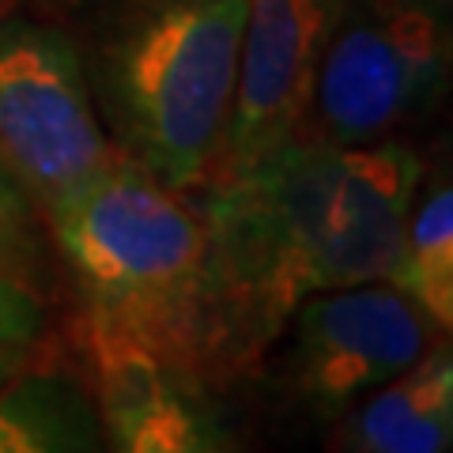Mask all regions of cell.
I'll return each mask as SVG.
<instances>
[{
  "instance_id": "8992f818",
  "label": "cell",
  "mask_w": 453,
  "mask_h": 453,
  "mask_svg": "<svg viewBox=\"0 0 453 453\" xmlns=\"http://www.w3.org/2000/svg\"><path fill=\"white\" fill-rule=\"evenodd\" d=\"M431 348V318L389 280L318 291L291 314V381L318 412H348Z\"/></svg>"
},
{
  "instance_id": "8fae6325",
  "label": "cell",
  "mask_w": 453,
  "mask_h": 453,
  "mask_svg": "<svg viewBox=\"0 0 453 453\" xmlns=\"http://www.w3.org/2000/svg\"><path fill=\"white\" fill-rule=\"evenodd\" d=\"M389 283H396L431 325L453 333V186L427 193V201L412 208Z\"/></svg>"
},
{
  "instance_id": "ba28073f",
  "label": "cell",
  "mask_w": 453,
  "mask_h": 453,
  "mask_svg": "<svg viewBox=\"0 0 453 453\" xmlns=\"http://www.w3.org/2000/svg\"><path fill=\"white\" fill-rule=\"evenodd\" d=\"M106 453H231L196 374L144 348L88 336Z\"/></svg>"
},
{
  "instance_id": "3957f363",
  "label": "cell",
  "mask_w": 453,
  "mask_h": 453,
  "mask_svg": "<svg viewBox=\"0 0 453 453\" xmlns=\"http://www.w3.org/2000/svg\"><path fill=\"white\" fill-rule=\"evenodd\" d=\"M242 27L246 0H129L83 61L113 148L170 189L219 170Z\"/></svg>"
},
{
  "instance_id": "9c48e42d",
  "label": "cell",
  "mask_w": 453,
  "mask_h": 453,
  "mask_svg": "<svg viewBox=\"0 0 453 453\" xmlns=\"http://www.w3.org/2000/svg\"><path fill=\"white\" fill-rule=\"evenodd\" d=\"M340 453H453V348L423 351L393 381L351 404Z\"/></svg>"
},
{
  "instance_id": "6da1fadb",
  "label": "cell",
  "mask_w": 453,
  "mask_h": 453,
  "mask_svg": "<svg viewBox=\"0 0 453 453\" xmlns=\"http://www.w3.org/2000/svg\"><path fill=\"white\" fill-rule=\"evenodd\" d=\"M419 178V155L396 140L291 136L193 189L208 226L223 363L276 340L310 295L393 280Z\"/></svg>"
},
{
  "instance_id": "30bf717a",
  "label": "cell",
  "mask_w": 453,
  "mask_h": 453,
  "mask_svg": "<svg viewBox=\"0 0 453 453\" xmlns=\"http://www.w3.org/2000/svg\"><path fill=\"white\" fill-rule=\"evenodd\" d=\"M0 453H106L95 396L61 371L0 381Z\"/></svg>"
},
{
  "instance_id": "5b68a950",
  "label": "cell",
  "mask_w": 453,
  "mask_h": 453,
  "mask_svg": "<svg viewBox=\"0 0 453 453\" xmlns=\"http://www.w3.org/2000/svg\"><path fill=\"white\" fill-rule=\"evenodd\" d=\"M83 53L61 27L0 19V166L46 216L118 163Z\"/></svg>"
},
{
  "instance_id": "52a82bcc",
  "label": "cell",
  "mask_w": 453,
  "mask_h": 453,
  "mask_svg": "<svg viewBox=\"0 0 453 453\" xmlns=\"http://www.w3.org/2000/svg\"><path fill=\"white\" fill-rule=\"evenodd\" d=\"M336 8L340 0H246L234 106L219 170L250 166L303 133Z\"/></svg>"
},
{
  "instance_id": "7c38bea8",
  "label": "cell",
  "mask_w": 453,
  "mask_h": 453,
  "mask_svg": "<svg viewBox=\"0 0 453 453\" xmlns=\"http://www.w3.org/2000/svg\"><path fill=\"white\" fill-rule=\"evenodd\" d=\"M38 216L42 211L31 204V196L0 166V268L31 288L38 273Z\"/></svg>"
},
{
  "instance_id": "4fadbf2b",
  "label": "cell",
  "mask_w": 453,
  "mask_h": 453,
  "mask_svg": "<svg viewBox=\"0 0 453 453\" xmlns=\"http://www.w3.org/2000/svg\"><path fill=\"white\" fill-rule=\"evenodd\" d=\"M46 329V306L27 280L0 268V351H19L35 344Z\"/></svg>"
},
{
  "instance_id": "5bb4252c",
  "label": "cell",
  "mask_w": 453,
  "mask_h": 453,
  "mask_svg": "<svg viewBox=\"0 0 453 453\" xmlns=\"http://www.w3.org/2000/svg\"><path fill=\"white\" fill-rule=\"evenodd\" d=\"M16 374V351H0V381Z\"/></svg>"
},
{
  "instance_id": "277c9868",
  "label": "cell",
  "mask_w": 453,
  "mask_h": 453,
  "mask_svg": "<svg viewBox=\"0 0 453 453\" xmlns=\"http://www.w3.org/2000/svg\"><path fill=\"white\" fill-rule=\"evenodd\" d=\"M453 95V0H340L299 136L374 144Z\"/></svg>"
},
{
  "instance_id": "7a4b0ae2",
  "label": "cell",
  "mask_w": 453,
  "mask_h": 453,
  "mask_svg": "<svg viewBox=\"0 0 453 453\" xmlns=\"http://www.w3.org/2000/svg\"><path fill=\"white\" fill-rule=\"evenodd\" d=\"M42 219L73 276L88 336L144 348L189 374L223 363L208 226L193 193L118 155Z\"/></svg>"
}]
</instances>
